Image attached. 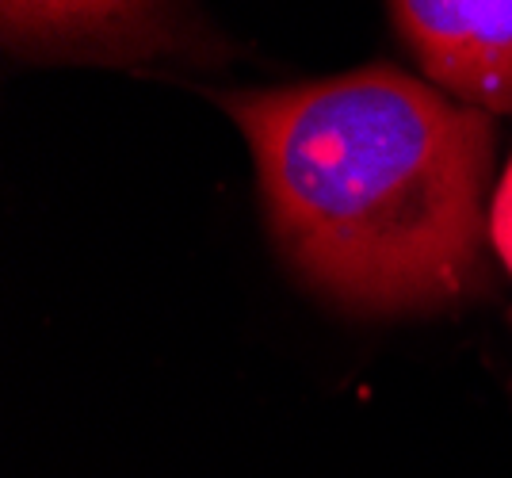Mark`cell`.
<instances>
[{
    "label": "cell",
    "instance_id": "6da1fadb",
    "mask_svg": "<svg viewBox=\"0 0 512 478\" xmlns=\"http://www.w3.org/2000/svg\"><path fill=\"white\" fill-rule=\"evenodd\" d=\"M253 146L272 234L352 310L467 295L482 264L493 123L390 66L222 96Z\"/></svg>",
    "mask_w": 512,
    "mask_h": 478
},
{
    "label": "cell",
    "instance_id": "7a4b0ae2",
    "mask_svg": "<svg viewBox=\"0 0 512 478\" xmlns=\"http://www.w3.org/2000/svg\"><path fill=\"white\" fill-rule=\"evenodd\" d=\"M4 43L23 54L142 62L195 46L180 0H0Z\"/></svg>",
    "mask_w": 512,
    "mask_h": 478
},
{
    "label": "cell",
    "instance_id": "3957f363",
    "mask_svg": "<svg viewBox=\"0 0 512 478\" xmlns=\"http://www.w3.org/2000/svg\"><path fill=\"white\" fill-rule=\"evenodd\" d=\"M425 73L482 111H512V0H390Z\"/></svg>",
    "mask_w": 512,
    "mask_h": 478
},
{
    "label": "cell",
    "instance_id": "277c9868",
    "mask_svg": "<svg viewBox=\"0 0 512 478\" xmlns=\"http://www.w3.org/2000/svg\"><path fill=\"white\" fill-rule=\"evenodd\" d=\"M490 241L497 245L501 261H505V268L512 272V161H509V169H505V180H501L497 196H493Z\"/></svg>",
    "mask_w": 512,
    "mask_h": 478
}]
</instances>
